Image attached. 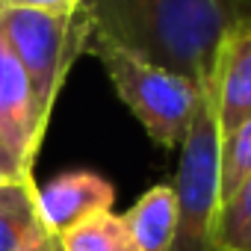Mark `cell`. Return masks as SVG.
<instances>
[{"instance_id":"obj_15","label":"cell","mask_w":251,"mask_h":251,"mask_svg":"<svg viewBox=\"0 0 251 251\" xmlns=\"http://www.w3.org/2000/svg\"><path fill=\"white\" fill-rule=\"evenodd\" d=\"M0 169H3L9 177H15V180H33V175H27L21 169V163L15 160V154L9 151V145L3 142V136H0Z\"/></svg>"},{"instance_id":"obj_12","label":"cell","mask_w":251,"mask_h":251,"mask_svg":"<svg viewBox=\"0 0 251 251\" xmlns=\"http://www.w3.org/2000/svg\"><path fill=\"white\" fill-rule=\"evenodd\" d=\"M251 175V118L242 121L236 130L225 133L219 142V177L222 198L230 195Z\"/></svg>"},{"instance_id":"obj_11","label":"cell","mask_w":251,"mask_h":251,"mask_svg":"<svg viewBox=\"0 0 251 251\" xmlns=\"http://www.w3.org/2000/svg\"><path fill=\"white\" fill-rule=\"evenodd\" d=\"M216 248L219 251H251V175L219 204Z\"/></svg>"},{"instance_id":"obj_2","label":"cell","mask_w":251,"mask_h":251,"mask_svg":"<svg viewBox=\"0 0 251 251\" xmlns=\"http://www.w3.org/2000/svg\"><path fill=\"white\" fill-rule=\"evenodd\" d=\"M83 53H92L103 65L115 95L127 103L154 145L180 148L204 95L201 86L130 56L98 33H89Z\"/></svg>"},{"instance_id":"obj_13","label":"cell","mask_w":251,"mask_h":251,"mask_svg":"<svg viewBox=\"0 0 251 251\" xmlns=\"http://www.w3.org/2000/svg\"><path fill=\"white\" fill-rule=\"evenodd\" d=\"M83 0H0V9H45V12H77Z\"/></svg>"},{"instance_id":"obj_8","label":"cell","mask_w":251,"mask_h":251,"mask_svg":"<svg viewBox=\"0 0 251 251\" xmlns=\"http://www.w3.org/2000/svg\"><path fill=\"white\" fill-rule=\"evenodd\" d=\"M130 236L139 251H172L177 227V201L172 183H157L139 195V201L124 213Z\"/></svg>"},{"instance_id":"obj_10","label":"cell","mask_w":251,"mask_h":251,"mask_svg":"<svg viewBox=\"0 0 251 251\" xmlns=\"http://www.w3.org/2000/svg\"><path fill=\"white\" fill-rule=\"evenodd\" d=\"M59 242L62 251H139L124 216H115L112 210L59 233Z\"/></svg>"},{"instance_id":"obj_6","label":"cell","mask_w":251,"mask_h":251,"mask_svg":"<svg viewBox=\"0 0 251 251\" xmlns=\"http://www.w3.org/2000/svg\"><path fill=\"white\" fill-rule=\"evenodd\" d=\"M115 204L112 183L98 172H62L36 186V210L50 233H65L74 225L109 213Z\"/></svg>"},{"instance_id":"obj_5","label":"cell","mask_w":251,"mask_h":251,"mask_svg":"<svg viewBox=\"0 0 251 251\" xmlns=\"http://www.w3.org/2000/svg\"><path fill=\"white\" fill-rule=\"evenodd\" d=\"M45 133L48 121L39 112L30 77L0 30V136L27 175H33Z\"/></svg>"},{"instance_id":"obj_9","label":"cell","mask_w":251,"mask_h":251,"mask_svg":"<svg viewBox=\"0 0 251 251\" xmlns=\"http://www.w3.org/2000/svg\"><path fill=\"white\" fill-rule=\"evenodd\" d=\"M39 225L36 180H12L0 186V251H15Z\"/></svg>"},{"instance_id":"obj_16","label":"cell","mask_w":251,"mask_h":251,"mask_svg":"<svg viewBox=\"0 0 251 251\" xmlns=\"http://www.w3.org/2000/svg\"><path fill=\"white\" fill-rule=\"evenodd\" d=\"M12 180H15V177H9L3 169H0V186H3V183H12Z\"/></svg>"},{"instance_id":"obj_3","label":"cell","mask_w":251,"mask_h":251,"mask_svg":"<svg viewBox=\"0 0 251 251\" xmlns=\"http://www.w3.org/2000/svg\"><path fill=\"white\" fill-rule=\"evenodd\" d=\"M219 124L204 86L198 112L180 142V160L172 180L177 201V227L172 251H219L216 248V213L222 204V177H219Z\"/></svg>"},{"instance_id":"obj_4","label":"cell","mask_w":251,"mask_h":251,"mask_svg":"<svg viewBox=\"0 0 251 251\" xmlns=\"http://www.w3.org/2000/svg\"><path fill=\"white\" fill-rule=\"evenodd\" d=\"M0 30L18 62L24 65L39 112L50 124L56 98L74 59L83 53L92 33L86 15L77 12H45V9H0Z\"/></svg>"},{"instance_id":"obj_1","label":"cell","mask_w":251,"mask_h":251,"mask_svg":"<svg viewBox=\"0 0 251 251\" xmlns=\"http://www.w3.org/2000/svg\"><path fill=\"white\" fill-rule=\"evenodd\" d=\"M80 12L92 33L204 89L222 45L251 24V0H83Z\"/></svg>"},{"instance_id":"obj_14","label":"cell","mask_w":251,"mask_h":251,"mask_svg":"<svg viewBox=\"0 0 251 251\" xmlns=\"http://www.w3.org/2000/svg\"><path fill=\"white\" fill-rule=\"evenodd\" d=\"M15 251H62V242H59L56 233H50L45 225H39Z\"/></svg>"},{"instance_id":"obj_7","label":"cell","mask_w":251,"mask_h":251,"mask_svg":"<svg viewBox=\"0 0 251 251\" xmlns=\"http://www.w3.org/2000/svg\"><path fill=\"white\" fill-rule=\"evenodd\" d=\"M210 98L222 136L251 118V24L222 45L210 77Z\"/></svg>"}]
</instances>
